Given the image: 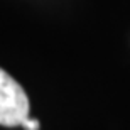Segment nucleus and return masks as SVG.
Masks as SVG:
<instances>
[{
    "instance_id": "nucleus-2",
    "label": "nucleus",
    "mask_w": 130,
    "mask_h": 130,
    "mask_svg": "<svg viewBox=\"0 0 130 130\" xmlns=\"http://www.w3.org/2000/svg\"><path fill=\"white\" fill-rule=\"evenodd\" d=\"M20 127H24L25 130H39V120H36V118H30V117H27L24 122H22V125Z\"/></svg>"
},
{
    "instance_id": "nucleus-1",
    "label": "nucleus",
    "mask_w": 130,
    "mask_h": 130,
    "mask_svg": "<svg viewBox=\"0 0 130 130\" xmlns=\"http://www.w3.org/2000/svg\"><path fill=\"white\" fill-rule=\"evenodd\" d=\"M29 117V98L24 88L0 68V125L17 127Z\"/></svg>"
}]
</instances>
